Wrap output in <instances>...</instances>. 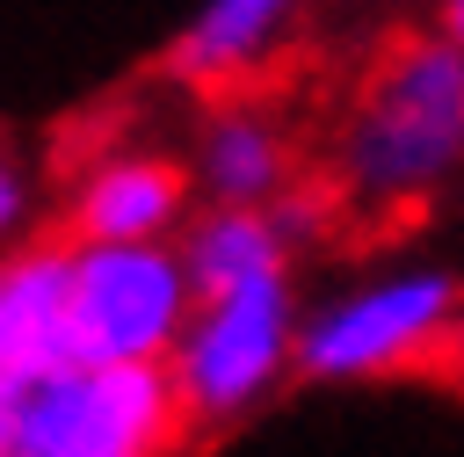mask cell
<instances>
[{
    "instance_id": "obj_10",
    "label": "cell",
    "mask_w": 464,
    "mask_h": 457,
    "mask_svg": "<svg viewBox=\"0 0 464 457\" xmlns=\"http://www.w3.org/2000/svg\"><path fill=\"white\" fill-rule=\"evenodd\" d=\"M29 218H36V174H29V160L0 138V254L22 247Z\"/></svg>"
},
{
    "instance_id": "obj_3",
    "label": "cell",
    "mask_w": 464,
    "mask_h": 457,
    "mask_svg": "<svg viewBox=\"0 0 464 457\" xmlns=\"http://www.w3.org/2000/svg\"><path fill=\"white\" fill-rule=\"evenodd\" d=\"M14 413V457H174L196 428L167 363H58Z\"/></svg>"
},
{
    "instance_id": "obj_4",
    "label": "cell",
    "mask_w": 464,
    "mask_h": 457,
    "mask_svg": "<svg viewBox=\"0 0 464 457\" xmlns=\"http://www.w3.org/2000/svg\"><path fill=\"white\" fill-rule=\"evenodd\" d=\"M196 312L181 239H65L72 363H167Z\"/></svg>"
},
{
    "instance_id": "obj_12",
    "label": "cell",
    "mask_w": 464,
    "mask_h": 457,
    "mask_svg": "<svg viewBox=\"0 0 464 457\" xmlns=\"http://www.w3.org/2000/svg\"><path fill=\"white\" fill-rule=\"evenodd\" d=\"M0 457H14V413H7V399H0Z\"/></svg>"
},
{
    "instance_id": "obj_9",
    "label": "cell",
    "mask_w": 464,
    "mask_h": 457,
    "mask_svg": "<svg viewBox=\"0 0 464 457\" xmlns=\"http://www.w3.org/2000/svg\"><path fill=\"white\" fill-rule=\"evenodd\" d=\"M58 363H72V348H65V247H7L0 254V399H22Z\"/></svg>"
},
{
    "instance_id": "obj_2",
    "label": "cell",
    "mask_w": 464,
    "mask_h": 457,
    "mask_svg": "<svg viewBox=\"0 0 464 457\" xmlns=\"http://www.w3.org/2000/svg\"><path fill=\"white\" fill-rule=\"evenodd\" d=\"M464 326V283L450 268L406 261L377 268L319 305L297 326V377L312 384H377L399 370H428Z\"/></svg>"
},
{
    "instance_id": "obj_11",
    "label": "cell",
    "mask_w": 464,
    "mask_h": 457,
    "mask_svg": "<svg viewBox=\"0 0 464 457\" xmlns=\"http://www.w3.org/2000/svg\"><path fill=\"white\" fill-rule=\"evenodd\" d=\"M442 36L464 51V0H442Z\"/></svg>"
},
{
    "instance_id": "obj_5",
    "label": "cell",
    "mask_w": 464,
    "mask_h": 457,
    "mask_svg": "<svg viewBox=\"0 0 464 457\" xmlns=\"http://www.w3.org/2000/svg\"><path fill=\"white\" fill-rule=\"evenodd\" d=\"M297 326H304V305H297L290 276L196 290V312L167 355L188 421L225 428V421L254 413L283 377H297Z\"/></svg>"
},
{
    "instance_id": "obj_1",
    "label": "cell",
    "mask_w": 464,
    "mask_h": 457,
    "mask_svg": "<svg viewBox=\"0 0 464 457\" xmlns=\"http://www.w3.org/2000/svg\"><path fill=\"white\" fill-rule=\"evenodd\" d=\"M464 174V51L428 36H392L334 131V189L362 210L420 203Z\"/></svg>"
},
{
    "instance_id": "obj_8",
    "label": "cell",
    "mask_w": 464,
    "mask_h": 457,
    "mask_svg": "<svg viewBox=\"0 0 464 457\" xmlns=\"http://www.w3.org/2000/svg\"><path fill=\"white\" fill-rule=\"evenodd\" d=\"M188 174H196L203 203H283V196H297L290 123L261 94H218L196 123Z\"/></svg>"
},
{
    "instance_id": "obj_7",
    "label": "cell",
    "mask_w": 464,
    "mask_h": 457,
    "mask_svg": "<svg viewBox=\"0 0 464 457\" xmlns=\"http://www.w3.org/2000/svg\"><path fill=\"white\" fill-rule=\"evenodd\" d=\"M304 22V0H196V15L167 44V73L218 102V94H254V80L276 73Z\"/></svg>"
},
{
    "instance_id": "obj_6",
    "label": "cell",
    "mask_w": 464,
    "mask_h": 457,
    "mask_svg": "<svg viewBox=\"0 0 464 457\" xmlns=\"http://www.w3.org/2000/svg\"><path fill=\"white\" fill-rule=\"evenodd\" d=\"M188 218H196V174L160 145H102L65 181L72 239H181Z\"/></svg>"
}]
</instances>
